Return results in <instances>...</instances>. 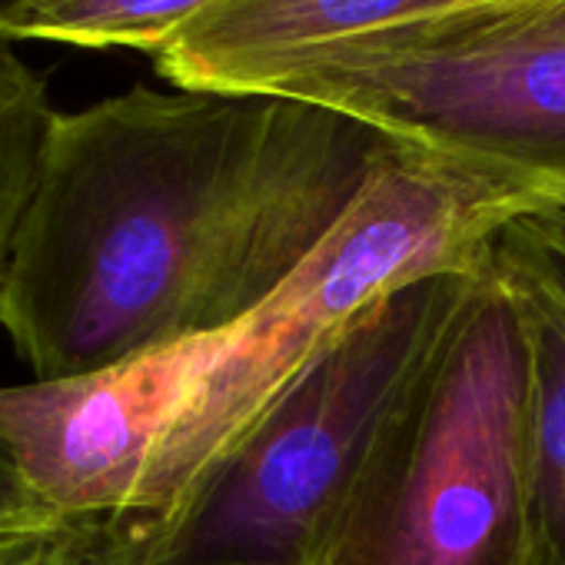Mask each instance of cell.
Returning <instances> with one entry per match:
<instances>
[{
	"label": "cell",
	"mask_w": 565,
	"mask_h": 565,
	"mask_svg": "<svg viewBox=\"0 0 565 565\" xmlns=\"http://www.w3.org/2000/svg\"><path fill=\"white\" fill-rule=\"evenodd\" d=\"M390 140L273 94L150 90L54 114L0 327L34 383L216 333L330 239Z\"/></svg>",
	"instance_id": "cell-1"
},
{
	"label": "cell",
	"mask_w": 565,
	"mask_h": 565,
	"mask_svg": "<svg viewBox=\"0 0 565 565\" xmlns=\"http://www.w3.org/2000/svg\"><path fill=\"white\" fill-rule=\"evenodd\" d=\"M542 200L390 140L343 223L266 303L90 380L0 390V433L67 525L160 512L200 486L370 303L469 263Z\"/></svg>",
	"instance_id": "cell-2"
},
{
	"label": "cell",
	"mask_w": 565,
	"mask_h": 565,
	"mask_svg": "<svg viewBox=\"0 0 565 565\" xmlns=\"http://www.w3.org/2000/svg\"><path fill=\"white\" fill-rule=\"evenodd\" d=\"M307 565H539L532 343L489 243Z\"/></svg>",
	"instance_id": "cell-3"
},
{
	"label": "cell",
	"mask_w": 565,
	"mask_h": 565,
	"mask_svg": "<svg viewBox=\"0 0 565 565\" xmlns=\"http://www.w3.org/2000/svg\"><path fill=\"white\" fill-rule=\"evenodd\" d=\"M472 259L370 303L253 433L167 509L77 522L84 565H307Z\"/></svg>",
	"instance_id": "cell-4"
},
{
	"label": "cell",
	"mask_w": 565,
	"mask_h": 565,
	"mask_svg": "<svg viewBox=\"0 0 565 565\" xmlns=\"http://www.w3.org/2000/svg\"><path fill=\"white\" fill-rule=\"evenodd\" d=\"M269 94L330 107L548 200L565 196V34L522 11L333 51Z\"/></svg>",
	"instance_id": "cell-5"
},
{
	"label": "cell",
	"mask_w": 565,
	"mask_h": 565,
	"mask_svg": "<svg viewBox=\"0 0 565 565\" xmlns=\"http://www.w3.org/2000/svg\"><path fill=\"white\" fill-rule=\"evenodd\" d=\"M542 0H213L157 54L173 90L269 94L323 54L436 34Z\"/></svg>",
	"instance_id": "cell-6"
},
{
	"label": "cell",
	"mask_w": 565,
	"mask_h": 565,
	"mask_svg": "<svg viewBox=\"0 0 565 565\" xmlns=\"http://www.w3.org/2000/svg\"><path fill=\"white\" fill-rule=\"evenodd\" d=\"M489 249L519 297L532 343L539 565H565V276L509 223Z\"/></svg>",
	"instance_id": "cell-7"
},
{
	"label": "cell",
	"mask_w": 565,
	"mask_h": 565,
	"mask_svg": "<svg viewBox=\"0 0 565 565\" xmlns=\"http://www.w3.org/2000/svg\"><path fill=\"white\" fill-rule=\"evenodd\" d=\"M206 4L213 0H28L4 28V41L153 57Z\"/></svg>",
	"instance_id": "cell-8"
},
{
	"label": "cell",
	"mask_w": 565,
	"mask_h": 565,
	"mask_svg": "<svg viewBox=\"0 0 565 565\" xmlns=\"http://www.w3.org/2000/svg\"><path fill=\"white\" fill-rule=\"evenodd\" d=\"M54 114L47 81L14 51L11 41H0V297H4L11 243Z\"/></svg>",
	"instance_id": "cell-9"
},
{
	"label": "cell",
	"mask_w": 565,
	"mask_h": 565,
	"mask_svg": "<svg viewBox=\"0 0 565 565\" xmlns=\"http://www.w3.org/2000/svg\"><path fill=\"white\" fill-rule=\"evenodd\" d=\"M44 499L28 482L11 443L0 433V535H18V532H54L64 529Z\"/></svg>",
	"instance_id": "cell-10"
},
{
	"label": "cell",
	"mask_w": 565,
	"mask_h": 565,
	"mask_svg": "<svg viewBox=\"0 0 565 565\" xmlns=\"http://www.w3.org/2000/svg\"><path fill=\"white\" fill-rule=\"evenodd\" d=\"M509 226L525 236L565 276V196L535 203L532 210L509 220Z\"/></svg>",
	"instance_id": "cell-11"
},
{
	"label": "cell",
	"mask_w": 565,
	"mask_h": 565,
	"mask_svg": "<svg viewBox=\"0 0 565 565\" xmlns=\"http://www.w3.org/2000/svg\"><path fill=\"white\" fill-rule=\"evenodd\" d=\"M71 525L54 532H18L0 535V565H51Z\"/></svg>",
	"instance_id": "cell-12"
},
{
	"label": "cell",
	"mask_w": 565,
	"mask_h": 565,
	"mask_svg": "<svg viewBox=\"0 0 565 565\" xmlns=\"http://www.w3.org/2000/svg\"><path fill=\"white\" fill-rule=\"evenodd\" d=\"M522 18L545 28V31H558L565 34V0H542V4L522 8Z\"/></svg>",
	"instance_id": "cell-13"
},
{
	"label": "cell",
	"mask_w": 565,
	"mask_h": 565,
	"mask_svg": "<svg viewBox=\"0 0 565 565\" xmlns=\"http://www.w3.org/2000/svg\"><path fill=\"white\" fill-rule=\"evenodd\" d=\"M51 565H84V555H81V529L77 525L67 529V535H64L57 555L51 558Z\"/></svg>",
	"instance_id": "cell-14"
},
{
	"label": "cell",
	"mask_w": 565,
	"mask_h": 565,
	"mask_svg": "<svg viewBox=\"0 0 565 565\" xmlns=\"http://www.w3.org/2000/svg\"><path fill=\"white\" fill-rule=\"evenodd\" d=\"M28 4V0H0V41H4V28L11 24V18Z\"/></svg>",
	"instance_id": "cell-15"
},
{
	"label": "cell",
	"mask_w": 565,
	"mask_h": 565,
	"mask_svg": "<svg viewBox=\"0 0 565 565\" xmlns=\"http://www.w3.org/2000/svg\"><path fill=\"white\" fill-rule=\"evenodd\" d=\"M77 529H81V525H77ZM81 555H84V542H81Z\"/></svg>",
	"instance_id": "cell-16"
}]
</instances>
